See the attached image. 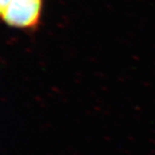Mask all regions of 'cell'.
Here are the masks:
<instances>
[{"label":"cell","instance_id":"6da1fadb","mask_svg":"<svg viewBox=\"0 0 155 155\" xmlns=\"http://www.w3.org/2000/svg\"><path fill=\"white\" fill-rule=\"evenodd\" d=\"M43 0H12L1 19L10 27L34 30L41 19Z\"/></svg>","mask_w":155,"mask_h":155},{"label":"cell","instance_id":"7a4b0ae2","mask_svg":"<svg viewBox=\"0 0 155 155\" xmlns=\"http://www.w3.org/2000/svg\"><path fill=\"white\" fill-rule=\"evenodd\" d=\"M10 1L12 0H0V17H2V15L4 14L5 10L8 7Z\"/></svg>","mask_w":155,"mask_h":155}]
</instances>
